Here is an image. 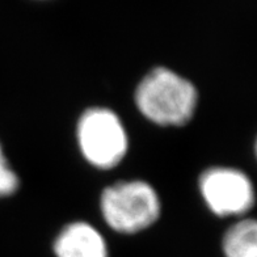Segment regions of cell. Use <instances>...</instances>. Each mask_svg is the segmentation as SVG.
Wrapping results in <instances>:
<instances>
[{
  "label": "cell",
  "mask_w": 257,
  "mask_h": 257,
  "mask_svg": "<svg viewBox=\"0 0 257 257\" xmlns=\"http://www.w3.org/2000/svg\"><path fill=\"white\" fill-rule=\"evenodd\" d=\"M197 101L196 87L166 67L150 71L136 91L139 112L160 126L185 125L196 112Z\"/></svg>",
  "instance_id": "obj_1"
},
{
  "label": "cell",
  "mask_w": 257,
  "mask_h": 257,
  "mask_svg": "<svg viewBox=\"0 0 257 257\" xmlns=\"http://www.w3.org/2000/svg\"><path fill=\"white\" fill-rule=\"evenodd\" d=\"M101 213L110 228L121 233H137L156 222L160 200L146 181H119L101 194Z\"/></svg>",
  "instance_id": "obj_2"
},
{
  "label": "cell",
  "mask_w": 257,
  "mask_h": 257,
  "mask_svg": "<svg viewBox=\"0 0 257 257\" xmlns=\"http://www.w3.org/2000/svg\"><path fill=\"white\" fill-rule=\"evenodd\" d=\"M76 134L81 154L96 168H113L127 153L126 130L118 115L110 109L85 110L78 122Z\"/></svg>",
  "instance_id": "obj_3"
},
{
  "label": "cell",
  "mask_w": 257,
  "mask_h": 257,
  "mask_svg": "<svg viewBox=\"0 0 257 257\" xmlns=\"http://www.w3.org/2000/svg\"><path fill=\"white\" fill-rule=\"evenodd\" d=\"M200 192L209 209L219 217L241 215L254 203V189L249 177L228 167L206 169L200 177Z\"/></svg>",
  "instance_id": "obj_4"
},
{
  "label": "cell",
  "mask_w": 257,
  "mask_h": 257,
  "mask_svg": "<svg viewBox=\"0 0 257 257\" xmlns=\"http://www.w3.org/2000/svg\"><path fill=\"white\" fill-rule=\"evenodd\" d=\"M53 248L57 257H109L101 233L85 222L67 224L58 233Z\"/></svg>",
  "instance_id": "obj_5"
},
{
  "label": "cell",
  "mask_w": 257,
  "mask_h": 257,
  "mask_svg": "<svg viewBox=\"0 0 257 257\" xmlns=\"http://www.w3.org/2000/svg\"><path fill=\"white\" fill-rule=\"evenodd\" d=\"M224 257H257V223L253 219H241L224 233Z\"/></svg>",
  "instance_id": "obj_6"
},
{
  "label": "cell",
  "mask_w": 257,
  "mask_h": 257,
  "mask_svg": "<svg viewBox=\"0 0 257 257\" xmlns=\"http://www.w3.org/2000/svg\"><path fill=\"white\" fill-rule=\"evenodd\" d=\"M19 177L10 167L0 146V198L14 194L19 188Z\"/></svg>",
  "instance_id": "obj_7"
}]
</instances>
